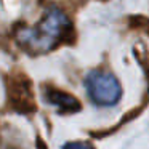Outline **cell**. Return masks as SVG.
Listing matches in <instances>:
<instances>
[{
  "instance_id": "obj_4",
  "label": "cell",
  "mask_w": 149,
  "mask_h": 149,
  "mask_svg": "<svg viewBox=\"0 0 149 149\" xmlns=\"http://www.w3.org/2000/svg\"><path fill=\"white\" fill-rule=\"evenodd\" d=\"M10 88H11L10 100H11V106H13L15 111H18V112H32L36 109V103L32 100V91H31L29 80H24V79H23V82L13 80Z\"/></svg>"
},
{
  "instance_id": "obj_2",
  "label": "cell",
  "mask_w": 149,
  "mask_h": 149,
  "mask_svg": "<svg viewBox=\"0 0 149 149\" xmlns=\"http://www.w3.org/2000/svg\"><path fill=\"white\" fill-rule=\"evenodd\" d=\"M85 90L90 101L96 106H116L122 98V87L112 74L91 71L85 77Z\"/></svg>"
},
{
  "instance_id": "obj_1",
  "label": "cell",
  "mask_w": 149,
  "mask_h": 149,
  "mask_svg": "<svg viewBox=\"0 0 149 149\" xmlns=\"http://www.w3.org/2000/svg\"><path fill=\"white\" fill-rule=\"evenodd\" d=\"M16 43L31 55H43L63 43L74 42V27L64 11L52 7L36 26H18Z\"/></svg>"
},
{
  "instance_id": "obj_3",
  "label": "cell",
  "mask_w": 149,
  "mask_h": 149,
  "mask_svg": "<svg viewBox=\"0 0 149 149\" xmlns=\"http://www.w3.org/2000/svg\"><path fill=\"white\" fill-rule=\"evenodd\" d=\"M42 96L43 101L50 106L56 107L59 114H74L82 109V104L77 98H74L68 91L53 87V85H43Z\"/></svg>"
},
{
  "instance_id": "obj_6",
  "label": "cell",
  "mask_w": 149,
  "mask_h": 149,
  "mask_svg": "<svg viewBox=\"0 0 149 149\" xmlns=\"http://www.w3.org/2000/svg\"><path fill=\"white\" fill-rule=\"evenodd\" d=\"M63 148H93V144L88 141H72V143H64Z\"/></svg>"
},
{
  "instance_id": "obj_5",
  "label": "cell",
  "mask_w": 149,
  "mask_h": 149,
  "mask_svg": "<svg viewBox=\"0 0 149 149\" xmlns=\"http://www.w3.org/2000/svg\"><path fill=\"white\" fill-rule=\"evenodd\" d=\"M130 26L135 29H141L149 36V19L143 16H132L130 18Z\"/></svg>"
}]
</instances>
